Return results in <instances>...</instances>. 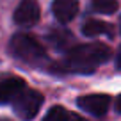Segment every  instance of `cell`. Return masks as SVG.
I'll use <instances>...</instances> for the list:
<instances>
[{
	"label": "cell",
	"instance_id": "obj_9",
	"mask_svg": "<svg viewBox=\"0 0 121 121\" xmlns=\"http://www.w3.org/2000/svg\"><path fill=\"white\" fill-rule=\"evenodd\" d=\"M71 119H73V114L68 112L64 107H60V105H53L46 112V116L43 117V121H71Z\"/></svg>",
	"mask_w": 121,
	"mask_h": 121
},
{
	"label": "cell",
	"instance_id": "obj_15",
	"mask_svg": "<svg viewBox=\"0 0 121 121\" xmlns=\"http://www.w3.org/2000/svg\"><path fill=\"white\" fill-rule=\"evenodd\" d=\"M119 30H121V22H119Z\"/></svg>",
	"mask_w": 121,
	"mask_h": 121
},
{
	"label": "cell",
	"instance_id": "obj_1",
	"mask_svg": "<svg viewBox=\"0 0 121 121\" xmlns=\"http://www.w3.org/2000/svg\"><path fill=\"white\" fill-rule=\"evenodd\" d=\"M110 53H112V50L103 43L77 45L71 50H68L64 60L60 62V68H62V71L68 73L89 75V73L96 71L100 64H103L110 59Z\"/></svg>",
	"mask_w": 121,
	"mask_h": 121
},
{
	"label": "cell",
	"instance_id": "obj_13",
	"mask_svg": "<svg viewBox=\"0 0 121 121\" xmlns=\"http://www.w3.org/2000/svg\"><path fill=\"white\" fill-rule=\"evenodd\" d=\"M116 110H117V112H121V95L117 96V100H116Z\"/></svg>",
	"mask_w": 121,
	"mask_h": 121
},
{
	"label": "cell",
	"instance_id": "obj_7",
	"mask_svg": "<svg viewBox=\"0 0 121 121\" xmlns=\"http://www.w3.org/2000/svg\"><path fill=\"white\" fill-rule=\"evenodd\" d=\"M52 13L59 23H68L78 13V0H53Z\"/></svg>",
	"mask_w": 121,
	"mask_h": 121
},
{
	"label": "cell",
	"instance_id": "obj_14",
	"mask_svg": "<svg viewBox=\"0 0 121 121\" xmlns=\"http://www.w3.org/2000/svg\"><path fill=\"white\" fill-rule=\"evenodd\" d=\"M71 121H86L84 117H80V116H77V114H73V119Z\"/></svg>",
	"mask_w": 121,
	"mask_h": 121
},
{
	"label": "cell",
	"instance_id": "obj_6",
	"mask_svg": "<svg viewBox=\"0 0 121 121\" xmlns=\"http://www.w3.org/2000/svg\"><path fill=\"white\" fill-rule=\"evenodd\" d=\"M27 87L25 80L20 77H7L0 80V103H9Z\"/></svg>",
	"mask_w": 121,
	"mask_h": 121
},
{
	"label": "cell",
	"instance_id": "obj_8",
	"mask_svg": "<svg viewBox=\"0 0 121 121\" xmlns=\"http://www.w3.org/2000/svg\"><path fill=\"white\" fill-rule=\"evenodd\" d=\"M82 32H84V36H87V38L100 36V34H107V36L114 34L110 23L100 22V20H87V22L84 23V27H82Z\"/></svg>",
	"mask_w": 121,
	"mask_h": 121
},
{
	"label": "cell",
	"instance_id": "obj_16",
	"mask_svg": "<svg viewBox=\"0 0 121 121\" xmlns=\"http://www.w3.org/2000/svg\"><path fill=\"white\" fill-rule=\"evenodd\" d=\"M0 121H7V119H0Z\"/></svg>",
	"mask_w": 121,
	"mask_h": 121
},
{
	"label": "cell",
	"instance_id": "obj_11",
	"mask_svg": "<svg viewBox=\"0 0 121 121\" xmlns=\"http://www.w3.org/2000/svg\"><path fill=\"white\" fill-rule=\"evenodd\" d=\"M48 39L57 46V48H64L69 41H71V34L66 32V30H60V32H52L48 36Z\"/></svg>",
	"mask_w": 121,
	"mask_h": 121
},
{
	"label": "cell",
	"instance_id": "obj_2",
	"mask_svg": "<svg viewBox=\"0 0 121 121\" xmlns=\"http://www.w3.org/2000/svg\"><path fill=\"white\" fill-rule=\"evenodd\" d=\"M9 52L16 57L22 59L25 62H39L41 59H45L46 52L43 48V45L30 34H14L9 41Z\"/></svg>",
	"mask_w": 121,
	"mask_h": 121
},
{
	"label": "cell",
	"instance_id": "obj_4",
	"mask_svg": "<svg viewBox=\"0 0 121 121\" xmlns=\"http://www.w3.org/2000/svg\"><path fill=\"white\" fill-rule=\"evenodd\" d=\"M41 9H39L38 0H22L14 11V23L22 27H32L39 22Z\"/></svg>",
	"mask_w": 121,
	"mask_h": 121
},
{
	"label": "cell",
	"instance_id": "obj_5",
	"mask_svg": "<svg viewBox=\"0 0 121 121\" xmlns=\"http://www.w3.org/2000/svg\"><path fill=\"white\" fill-rule=\"evenodd\" d=\"M78 109L93 114L96 117H102L107 114L110 105V96L109 95H84L77 100Z\"/></svg>",
	"mask_w": 121,
	"mask_h": 121
},
{
	"label": "cell",
	"instance_id": "obj_10",
	"mask_svg": "<svg viewBox=\"0 0 121 121\" xmlns=\"http://www.w3.org/2000/svg\"><path fill=\"white\" fill-rule=\"evenodd\" d=\"M117 0H93V9L102 14H112L117 11Z\"/></svg>",
	"mask_w": 121,
	"mask_h": 121
},
{
	"label": "cell",
	"instance_id": "obj_12",
	"mask_svg": "<svg viewBox=\"0 0 121 121\" xmlns=\"http://www.w3.org/2000/svg\"><path fill=\"white\" fill-rule=\"evenodd\" d=\"M116 64H117V69H121V48L117 52V59H116Z\"/></svg>",
	"mask_w": 121,
	"mask_h": 121
},
{
	"label": "cell",
	"instance_id": "obj_3",
	"mask_svg": "<svg viewBox=\"0 0 121 121\" xmlns=\"http://www.w3.org/2000/svg\"><path fill=\"white\" fill-rule=\"evenodd\" d=\"M43 100L45 98H43V95L39 91L25 87V89L13 100V110H14V114L20 119L30 121V119H34L36 114L39 112V109H41V105H43Z\"/></svg>",
	"mask_w": 121,
	"mask_h": 121
}]
</instances>
